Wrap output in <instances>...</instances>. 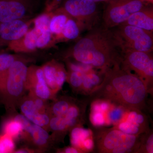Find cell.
Wrapping results in <instances>:
<instances>
[{"mask_svg": "<svg viewBox=\"0 0 153 153\" xmlns=\"http://www.w3.org/2000/svg\"><path fill=\"white\" fill-rule=\"evenodd\" d=\"M29 25L24 20L0 23V48L25 36Z\"/></svg>", "mask_w": 153, "mask_h": 153, "instance_id": "obj_14", "label": "cell"}, {"mask_svg": "<svg viewBox=\"0 0 153 153\" xmlns=\"http://www.w3.org/2000/svg\"><path fill=\"white\" fill-rule=\"evenodd\" d=\"M23 128L20 122L16 120L10 114H6L2 118L0 126V133L6 134L14 140L21 137Z\"/></svg>", "mask_w": 153, "mask_h": 153, "instance_id": "obj_20", "label": "cell"}, {"mask_svg": "<svg viewBox=\"0 0 153 153\" xmlns=\"http://www.w3.org/2000/svg\"><path fill=\"white\" fill-rule=\"evenodd\" d=\"M149 94L143 81L117 64L105 72L101 83L88 95L89 102L102 100L126 109L144 111Z\"/></svg>", "mask_w": 153, "mask_h": 153, "instance_id": "obj_1", "label": "cell"}, {"mask_svg": "<svg viewBox=\"0 0 153 153\" xmlns=\"http://www.w3.org/2000/svg\"><path fill=\"white\" fill-rule=\"evenodd\" d=\"M38 34L35 30L28 31L22 38L16 41L19 44H22L21 50L22 51H32L35 50L37 47V40Z\"/></svg>", "mask_w": 153, "mask_h": 153, "instance_id": "obj_21", "label": "cell"}, {"mask_svg": "<svg viewBox=\"0 0 153 153\" xmlns=\"http://www.w3.org/2000/svg\"><path fill=\"white\" fill-rule=\"evenodd\" d=\"M14 153H35V151L28 147L21 148L19 149L15 150Z\"/></svg>", "mask_w": 153, "mask_h": 153, "instance_id": "obj_31", "label": "cell"}, {"mask_svg": "<svg viewBox=\"0 0 153 153\" xmlns=\"http://www.w3.org/2000/svg\"><path fill=\"white\" fill-rule=\"evenodd\" d=\"M26 88L28 94L46 100L52 101L57 97L53 95L47 85L41 67H28Z\"/></svg>", "mask_w": 153, "mask_h": 153, "instance_id": "obj_11", "label": "cell"}, {"mask_svg": "<svg viewBox=\"0 0 153 153\" xmlns=\"http://www.w3.org/2000/svg\"><path fill=\"white\" fill-rule=\"evenodd\" d=\"M80 26L77 22L72 19H68L61 35L66 39L74 40L79 36Z\"/></svg>", "mask_w": 153, "mask_h": 153, "instance_id": "obj_24", "label": "cell"}, {"mask_svg": "<svg viewBox=\"0 0 153 153\" xmlns=\"http://www.w3.org/2000/svg\"><path fill=\"white\" fill-rule=\"evenodd\" d=\"M87 71L84 72L70 70H68V72L67 71L66 81L68 82L72 90L75 93L79 94L84 76Z\"/></svg>", "mask_w": 153, "mask_h": 153, "instance_id": "obj_22", "label": "cell"}, {"mask_svg": "<svg viewBox=\"0 0 153 153\" xmlns=\"http://www.w3.org/2000/svg\"><path fill=\"white\" fill-rule=\"evenodd\" d=\"M91 1L97 3L104 2L106 3L109 1L110 0H91Z\"/></svg>", "mask_w": 153, "mask_h": 153, "instance_id": "obj_32", "label": "cell"}, {"mask_svg": "<svg viewBox=\"0 0 153 153\" xmlns=\"http://www.w3.org/2000/svg\"><path fill=\"white\" fill-rule=\"evenodd\" d=\"M56 152L59 153H82L81 151L72 146L57 149Z\"/></svg>", "mask_w": 153, "mask_h": 153, "instance_id": "obj_30", "label": "cell"}, {"mask_svg": "<svg viewBox=\"0 0 153 153\" xmlns=\"http://www.w3.org/2000/svg\"><path fill=\"white\" fill-rule=\"evenodd\" d=\"M68 19L66 15L63 14L56 15L52 17L49 25V29L51 33L57 35H61Z\"/></svg>", "mask_w": 153, "mask_h": 153, "instance_id": "obj_25", "label": "cell"}, {"mask_svg": "<svg viewBox=\"0 0 153 153\" xmlns=\"http://www.w3.org/2000/svg\"><path fill=\"white\" fill-rule=\"evenodd\" d=\"M38 0H0V23L24 20L33 14Z\"/></svg>", "mask_w": 153, "mask_h": 153, "instance_id": "obj_9", "label": "cell"}, {"mask_svg": "<svg viewBox=\"0 0 153 153\" xmlns=\"http://www.w3.org/2000/svg\"><path fill=\"white\" fill-rule=\"evenodd\" d=\"M69 132L71 146L78 149L82 153L94 151L93 132L91 130L86 129L82 126L76 127Z\"/></svg>", "mask_w": 153, "mask_h": 153, "instance_id": "obj_16", "label": "cell"}, {"mask_svg": "<svg viewBox=\"0 0 153 153\" xmlns=\"http://www.w3.org/2000/svg\"><path fill=\"white\" fill-rule=\"evenodd\" d=\"M106 3L102 14V26L108 29L123 24L132 14L149 4L142 0H110Z\"/></svg>", "mask_w": 153, "mask_h": 153, "instance_id": "obj_7", "label": "cell"}, {"mask_svg": "<svg viewBox=\"0 0 153 153\" xmlns=\"http://www.w3.org/2000/svg\"><path fill=\"white\" fill-rule=\"evenodd\" d=\"M88 30L74 45L71 57L76 62L104 72L120 64L122 48L113 30L102 25Z\"/></svg>", "mask_w": 153, "mask_h": 153, "instance_id": "obj_2", "label": "cell"}, {"mask_svg": "<svg viewBox=\"0 0 153 153\" xmlns=\"http://www.w3.org/2000/svg\"><path fill=\"white\" fill-rule=\"evenodd\" d=\"M142 1L146 2L149 3V4H153V0H142Z\"/></svg>", "mask_w": 153, "mask_h": 153, "instance_id": "obj_33", "label": "cell"}, {"mask_svg": "<svg viewBox=\"0 0 153 153\" xmlns=\"http://www.w3.org/2000/svg\"><path fill=\"white\" fill-rule=\"evenodd\" d=\"M21 137L35 152H45L56 145L48 131L33 123L23 131Z\"/></svg>", "mask_w": 153, "mask_h": 153, "instance_id": "obj_10", "label": "cell"}, {"mask_svg": "<svg viewBox=\"0 0 153 153\" xmlns=\"http://www.w3.org/2000/svg\"><path fill=\"white\" fill-rule=\"evenodd\" d=\"M123 24H126L149 32H153L152 6H145L139 11L132 14Z\"/></svg>", "mask_w": 153, "mask_h": 153, "instance_id": "obj_17", "label": "cell"}, {"mask_svg": "<svg viewBox=\"0 0 153 153\" xmlns=\"http://www.w3.org/2000/svg\"><path fill=\"white\" fill-rule=\"evenodd\" d=\"M17 60L18 59L14 55L0 50V82L12 64Z\"/></svg>", "mask_w": 153, "mask_h": 153, "instance_id": "obj_26", "label": "cell"}, {"mask_svg": "<svg viewBox=\"0 0 153 153\" xmlns=\"http://www.w3.org/2000/svg\"><path fill=\"white\" fill-rule=\"evenodd\" d=\"M126 133L139 135L149 129L147 117L141 111L127 109L123 117L113 126Z\"/></svg>", "mask_w": 153, "mask_h": 153, "instance_id": "obj_12", "label": "cell"}, {"mask_svg": "<svg viewBox=\"0 0 153 153\" xmlns=\"http://www.w3.org/2000/svg\"><path fill=\"white\" fill-rule=\"evenodd\" d=\"M121 66L132 72L143 81L150 94L153 91V58L152 53L122 50Z\"/></svg>", "mask_w": 153, "mask_h": 153, "instance_id": "obj_6", "label": "cell"}, {"mask_svg": "<svg viewBox=\"0 0 153 153\" xmlns=\"http://www.w3.org/2000/svg\"><path fill=\"white\" fill-rule=\"evenodd\" d=\"M153 153V130L150 128L147 131L141 134L139 147L137 153Z\"/></svg>", "mask_w": 153, "mask_h": 153, "instance_id": "obj_23", "label": "cell"}, {"mask_svg": "<svg viewBox=\"0 0 153 153\" xmlns=\"http://www.w3.org/2000/svg\"><path fill=\"white\" fill-rule=\"evenodd\" d=\"M98 3L91 0H65L62 10L76 19L79 26L89 30L97 22Z\"/></svg>", "mask_w": 153, "mask_h": 153, "instance_id": "obj_8", "label": "cell"}, {"mask_svg": "<svg viewBox=\"0 0 153 153\" xmlns=\"http://www.w3.org/2000/svg\"><path fill=\"white\" fill-rule=\"evenodd\" d=\"M49 131L52 140L57 145L64 142L66 135L69 132V129L65 118L63 117H52L49 123Z\"/></svg>", "mask_w": 153, "mask_h": 153, "instance_id": "obj_18", "label": "cell"}, {"mask_svg": "<svg viewBox=\"0 0 153 153\" xmlns=\"http://www.w3.org/2000/svg\"><path fill=\"white\" fill-rule=\"evenodd\" d=\"M45 80L52 94L56 97L57 93L66 81L67 71L63 64L53 60L41 67Z\"/></svg>", "mask_w": 153, "mask_h": 153, "instance_id": "obj_13", "label": "cell"}, {"mask_svg": "<svg viewBox=\"0 0 153 153\" xmlns=\"http://www.w3.org/2000/svg\"><path fill=\"white\" fill-rule=\"evenodd\" d=\"M15 150V140L8 135L0 133V153H14Z\"/></svg>", "mask_w": 153, "mask_h": 153, "instance_id": "obj_27", "label": "cell"}, {"mask_svg": "<svg viewBox=\"0 0 153 153\" xmlns=\"http://www.w3.org/2000/svg\"><path fill=\"white\" fill-rule=\"evenodd\" d=\"M51 19L49 15L47 14H43L39 16L35 19V27L34 29L36 32L40 35L42 32L46 30H50L49 25H50Z\"/></svg>", "mask_w": 153, "mask_h": 153, "instance_id": "obj_28", "label": "cell"}, {"mask_svg": "<svg viewBox=\"0 0 153 153\" xmlns=\"http://www.w3.org/2000/svg\"><path fill=\"white\" fill-rule=\"evenodd\" d=\"M28 67L22 60H16L0 83V102L6 114L16 112L22 99L26 95V79Z\"/></svg>", "mask_w": 153, "mask_h": 153, "instance_id": "obj_3", "label": "cell"}, {"mask_svg": "<svg viewBox=\"0 0 153 153\" xmlns=\"http://www.w3.org/2000/svg\"><path fill=\"white\" fill-rule=\"evenodd\" d=\"M123 49L152 53L153 50V32L122 24L111 29Z\"/></svg>", "mask_w": 153, "mask_h": 153, "instance_id": "obj_5", "label": "cell"}, {"mask_svg": "<svg viewBox=\"0 0 153 153\" xmlns=\"http://www.w3.org/2000/svg\"><path fill=\"white\" fill-rule=\"evenodd\" d=\"M18 108H20L22 114L31 122L49 131V121L51 117L48 114L39 112L33 99L29 94H26L22 99Z\"/></svg>", "mask_w": 153, "mask_h": 153, "instance_id": "obj_15", "label": "cell"}, {"mask_svg": "<svg viewBox=\"0 0 153 153\" xmlns=\"http://www.w3.org/2000/svg\"><path fill=\"white\" fill-rule=\"evenodd\" d=\"M94 150L99 153H137L140 135L126 133L112 128L97 127L94 131Z\"/></svg>", "mask_w": 153, "mask_h": 153, "instance_id": "obj_4", "label": "cell"}, {"mask_svg": "<svg viewBox=\"0 0 153 153\" xmlns=\"http://www.w3.org/2000/svg\"><path fill=\"white\" fill-rule=\"evenodd\" d=\"M76 99L68 96L56 97L52 103H49V114L52 117H64Z\"/></svg>", "mask_w": 153, "mask_h": 153, "instance_id": "obj_19", "label": "cell"}, {"mask_svg": "<svg viewBox=\"0 0 153 153\" xmlns=\"http://www.w3.org/2000/svg\"><path fill=\"white\" fill-rule=\"evenodd\" d=\"M52 33L50 30L44 31L38 36L37 42V47L43 48L48 45L52 37Z\"/></svg>", "mask_w": 153, "mask_h": 153, "instance_id": "obj_29", "label": "cell"}]
</instances>
